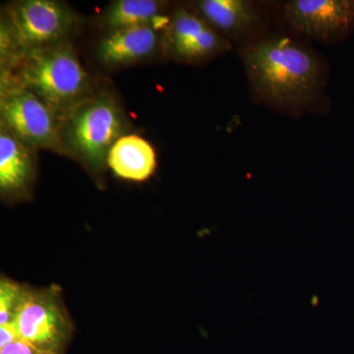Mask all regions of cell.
Segmentation results:
<instances>
[{
    "label": "cell",
    "mask_w": 354,
    "mask_h": 354,
    "mask_svg": "<svg viewBox=\"0 0 354 354\" xmlns=\"http://www.w3.org/2000/svg\"><path fill=\"white\" fill-rule=\"evenodd\" d=\"M241 59L253 94L272 109L297 116L311 111L323 97V64L293 39H257L243 46Z\"/></svg>",
    "instance_id": "cell-1"
},
{
    "label": "cell",
    "mask_w": 354,
    "mask_h": 354,
    "mask_svg": "<svg viewBox=\"0 0 354 354\" xmlns=\"http://www.w3.org/2000/svg\"><path fill=\"white\" fill-rule=\"evenodd\" d=\"M0 66V73L36 95L59 121L97 91L70 41L16 55Z\"/></svg>",
    "instance_id": "cell-2"
},
{
    "label": "cell",
    "mask_w": 354,
    "mask_h": 354,
    "mask_svg": "<svg viewBox=\"0 0 354 354\" xmlns=\"http://www.w3.org/2000/svg\"><path fill=\"white\" fill-rule=\"evenodd\" d=\"M131 124L111 93L95 91L60 121V135L69 157L82 162L93 176L108 167L114 144L130 134Z\"/></svg>",
    "instance_id": "cell-3"
},
{
    "label": "cell",
    "mask_w": 354,
    "mask_h": 354,
    "mask_svg": "<svg viewBox=\"0 0 354 354\" xmlns=\"http://www.w3.org/2000/svg\"><path fill=\"white\" fill-rule=\"evenodd\" d=\"M0 62L64 43L78 24L77 14L58 0H19L1 13Z\"/></svg>",
    "instance_id": "cell-4"
},
{
    "label": "cell",
    "mask_w": 354,
    "mask_h": 354,
    "mask_svg": "<svg viewBox=\"0 0 354 354\" xmlns=\"http://www.w3.org/2000/svg\"><path fill=\"white\" fill-rule=\"evenodd\" d=\"M0 124L36 150L68 156L55 113L6 73H0Z\"/></svg>",
    "instance_id": "cell-5"
},
{
    "label": "cell",
    "mask_w": 354,
    "mask_h": 354,
    "mask_svg": "<svg viewBox=\"0 0 354 354\" xmlns=\"http://www.w3.org/2000/svg\"><path fill=\"white\" fill-rule=\"evenodd\" d=\"M15 326L21 341L44 354H64L74 333L59 286L28 288Z\"/></svg>",
    "instance_id": "cell-6"
},
{
    "label": "cell",
    "mask_w": 354,
    "mask_h": 354,
    "mask_svg": "<svg viewBox=\"0 0 354 354\" xmlns=\"http://www.w3.org/2000/svg\"><path fill=\"white\" fill-rule=\"evenodd\" d=\"M232 41L221 36L188 6L172 7L164 32L165 57L180 64H198L223 55Z\"/></svg>",
    "instance_id": "cell-7"
},
{
    "label": "cell",
    "mask_w": 354,
    "mask_h": 354,
    "mask_svg": "<svg viewBox=\"0 0 354 354\" xmlns=\"http://www.w3.org/2000/svg\"><path fill=\"white\" fill-rule=\"evenodd\" d=\"M283 18L306 38L339 43L354 32V0H292L283 6Z\"/></svg>",
    "instance_id": "cell-8"
},
{
    "label": "cell",
    "mask_w": 354,
    "mask_h": 354,
    "mask_svg": "<svg viewBox=\"0 0 354 354\" xmlns=\"http://www.w3.org/2000/svg\"><path fill=\"white\" fill-rule=\"evenodd\" d=\"M165 30L140 26L104 34L97 44L95 57L104 68L118 69L165 55Z\"/></svg>",
    "instance_id": "cell-9"
},
{
    "label": "cell",
    "mask_w": 354,
    "mask_h": 354,
    "mask_svg": "<svg viewBox=\"0 0 354 354\" xmlns=\"http://www.w3.org/2000/svg\"><path fill=\"white\" fill-rule=\"evenodd\" d=\"M37 151L0 124V197L4 203L12 205L32 199Z\"/></svg>",
    "instance_id": "cell-10"
},
{
    "label": "cell",
    "mask_w": 354,
    "mask_h": 354,
    "mask_svg": "<svg viewBox=\"0 0 354 354\" xmlns=\"http://www.w3.org/2000/svg\"><path fill=\"white\" fill-rule=\"evenodd\" d=\"M187 6L230 41L253 34L264 20L257 4L248 0H197Z\"/></svg>",
    "instance_id": "cell-11"
},
{
    "label": "cell",
    "mask_w": 354,
    "mask_h": 354,
    "mask_svg": "<svg viewBox=\"0 0 354 354\" xmlns=\"http://www.w3.org/2000/svg\"><path fill=\"white\" fill-rule=\"evenodd\" d=\"M172 7L169 2L160 0H115L102 11L100 23L106 34L140 26L165 30Z\"/></svg>",
    "instance_id": "cell-12"
},
{
    "label": "cell",
    "mask_w": 354,
    "mask_h": 354,
    "mask_svg": "<svg viewBox=\"0 0 354 354\" xmlns=\"http://www.w3.org/2000/svg\"><path fill=\"white\" fill-rule=\"evenodd\" d=\"M108 167L116 176L140 183L153 176L157 167V157L148 141L138 135L128 134L111 148Z\"/></svg>",
    "instance_id": "cell-13"
},
{
    "label": "cell",
    "mask_w": 354,
    "mask_h": 354,
    "mask_svg": "<svg viewBox=\"0 0 354 354\" xmlns=\"http://www.w3.org/2000/svg\"><path fill=\"white\" fill-rule=\"evenodd\" d=\"M28 286L20 285L12 279L1 277L0 281V326L15 323Z\"/></svg>",
    "instance_id": "cell-14"
},
{
    "label": "cell",
    "mask_w": 354,
    "mask_h": 354,
    "mask_svg": "<svg viewBox=\"0 0 354 354\" xmlns=\"http://www.w3.org/2000/svg\"><path fill=\"white\" fill-rule=\"evenodd\" d=\"M21 341L15 324L0 326V348Z\"/></svg>",
    "instance_id": "cell-15"
},
{
    "label": "cell",
    "mask_w": 354,
    "mask_h": 354,
    "mask_svg": "<svg viewBox=\"0 0 354 354\" xmlns=\"http://www.w3.org/2000/svg\"><path fill=\"white\" fill-rule=\"evenodd\" d=\"M0 354H44L25 342L18 341L0 348Z\"/></svg>",
    "instance_id": "cell-16"
}]
</instances>
